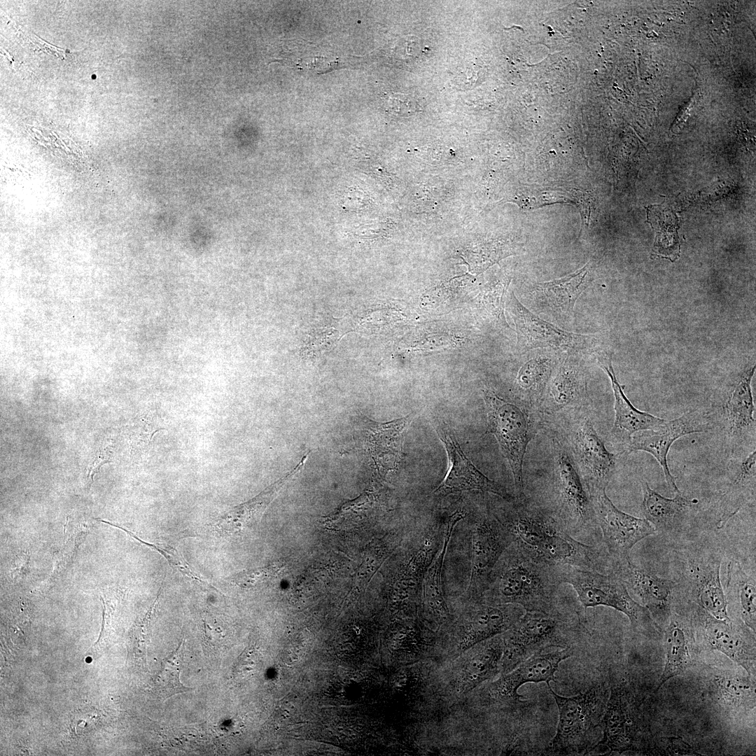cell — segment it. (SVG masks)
Returning a JSON list of instances; mask_svg holds the SVG:
<instances>
[{
    "label": "cell",
    "instance_id": "40",
    "mask_svg": "<svg viewBox=\"0 0 756 756\" xmlns=\"http://www.w3.org/2000/svg\"><path fill=\"white\" fill-rule=\"evenodd\" d=\"M508 282H504L487 289L484 294V300L489 304L491 312L500 320L503 324L505 323L503 317V296L506 292Z\"/></svg>",
    "mask_w": 756,
    "mask_h": 756
},
{
    "label": "cell",
    "instance_id": "10",
    "mask_svg": "<svg viewBox=\"0 0 756 756\" xmlns=\"http://www.w3.org/2000/svg\"><path fill=\"white\" fill-rule=\"evenodd\" d=\"M717 426L712 408L691 410L678 418L666 420L653 428L635 433L623 453L643 451L650 454L662 467L668 487L675 493H680L667 462L671 445L683 436L707 432Z\"/></svg>",
    "mask_w": 756,
    "mask_h": 756
},
{
    "label": "cell",
    "instance_id": "9",
    "mask_svg": "<svg viewBox=\"0 0 756 756\" xmlns=\"http://www.w3.org/2000/svg\"><path fill=\"white\" fill-rule=\"evenodd\" d=\"M468 522L470 572L465 594L468 600H478L487 589L496 563L512 538L493 512L474 514Z\"/></svg>",
    "mask_w": 756,
    "mask_h": 756
},
{
    "label": "cell",
    "instance_id": "34",
    "mask_svg": "<svg viewBox=\"0 0 756 756\" xmlns=\"http://www.w3.org/2000/svg\"><path fill=\"white\" fill-rule=\"evenodd\" d=\"M553 367L552 360L545 357L532 358L521 367L517 382L530 401H538L542 398Z\"/></svg>",
    "mask_w": 756,
    "mask_h": 756
},
{
    "label": "cell",
    "instance_id": "18",
    "mask_svg": "<svg viewBox=\"0 0 756 756\" xmlns=\"http://www.w3.org/2000/svg\"><path fill=\"white\" fill-rule=\"evenodd\" d=\"M413 417L410 414L379 423L361 416L364 449L373 469L372 479L384 483L387 475L397 469L402 458L405 436Z\"/></svg>",
    "mask_w": 756,
    "mask_h": 756
},
{
    "label": "cell",
    "instance_id": "43",
    "mask_svg": "<svg viewBox=\"0 0 756 756\" xmlns=\"http://www.w3.org/2000/svg\"><path fill=\"white\" fill-rule=\"evenodd\" d=\"M111 461H109V460H106V458H96L95 461H94V463H93L92 464V466H91V468H90V470H89V473H88V475H90V472H92V479L93 475H94V473H97V472H99V468H100V467H101V466H102V465H103L104 463H111Z\"/></svg>",
    "mask_w": 756,
    "mask_h": 756
},
{
    "label": "cell",
    "instance_id": "39",
    "mask_svg": "<svg viewBox=\"0 0 756 756\" xmlns=\"http://www.w3.org/2000/svg\"><path fill=\"white\" fill-rule=\"evenodd\" d=\"M276 567L257 568L238 574L234 579V582L242 587H251L257 583L267 582L270 578L275 576Z\"/></svg>",
    "mask_w": 756,
    "mask_h": 756
},
{
    "label": "cell",
    "instance_id": "23",
    "mask_svg": "<svg viewBox=\"0 0 756 756\" xmlns=\"http://www.w3.org/2000/svg\"><path fill=\"white\" fill-rule=\"evenodd\" d=\"M699 613L703 633L710 645L743 667L750 676L755 675V648L748 642L743 625L729 618L717 619L703 609Z\"/></svg>",
    "mask_w": 756,
    "mask_h": 756
},
{
    "label": "cell",
    "instance_id": "29",
    "mask_svg": "<svg viewBox=\"0 0 756 756\" xmlns=\"http://www.w3.org/2000/svg\"><path fill=\"white\" fill-rule=\"evenodd\" d=\"M689 634L690 626L687 620L671 612L664 633L665 665L655 692L668 680L680 675L689 666Z\"/></svg>",
    "mask_w": 756,
    "mask_h": 756
},
{
    "label": "cell",
    "instance_id": "5",
    "mask_svg": "<svg viewBox=\"0 0 756 756\" xmlns=\"http://www.w3.org/2000/svg\"><path fill=\"white\" fill-rule=\"evenodd\" d=\"M487 431L495 436L510 466L518 498H524L523 464L527 446L534 438L537 422L528 409L505 400L491 390L483 391Z\"/></svg>",
    "mask_w": 756,
    "mask_h": 756
},
{
    "label": "cell",
    "instance_id": "28",
    "mask_svg": "<svg viewBox=\"0 0 756 756\" xmlns=\"http://www.w3.org/2000/svg\"><path fill=\"white\" fill-rule=\"evenodd\" d=\"M756 476L755 449L736 463L722 495L719 526H722L750 500L755 499Z\"/></svg>",
    "mask_w": 756,
    "mask_h": 756
},
{
    "label": "cell",
    "instance_id": "17",
    "mask_svg": "<svg viewBox=\"0 0 756 756\" xmlns=\"http://www.w3.org/2000/svg\"><path fill=\"white\" fill-rule=\"evenodd\" d=\"M507 310L516 326L517 344L523 350L550 347L577 351L591 344L588 335L566 331L541 319L520 303L513 292L507 298Z\"/></svg>",
    "mask_w": 756,
    "mask_h": 756
},
{
    "label": "cell",
    "instance_id": "41",
    "mask_svg": "<svg viewBox=\"0 0 756 756\" xmlns=\"http://www.w3.org/2000/svg\"><path fill=\"white\" fill-rule=\"evenodd\" d=\"M388 108L397 114H410L419 109L415 99L409 95L392 94L387 98Z\"/></svg>",
    "mask_w": 756,
    "mask_h": 756
},
{
    "label": "cell",
    "instance_id": "6",
    "mask_svg": "<svg viewBox=\"0 0 756 756\" xmlns=\"http://www.w3.org/2000/svg\"><path fill=\"white\" fill-rule=\"evenodd\" d=\"M547 686L559 710L556 732L547 752L556 755L584 753L603 718L606 697L603 687L596 685L577 695L564 696Z\"/></svg>",
    "mask_w": 756,
    "mask_h": 756
},
{
    "label": "cell",
    "instance_id": "32",
    "mask_svg": "<svg viewBox=\"0 0 756 756\" xmlns=\"http://www.w3.org/2000/svg\"><path fill=\"white\" fill-rule=\"evenodd\" d=\"M588 265L562 278L538 284L536 292L552 308L572 313L577 300L588 286Z\"/></svg>",
    "mask_w": 756,
    "mask_h": 756
},
{
    "label": "cell",
    "instance_id": "35",
    "mask_svg": "<svg viewBox=\"0 0 756 756\" xmlns=\"http://www.w3.org/2000/svg\"><path fill=\"white\" fill-rule=\"evenodd\" d=\"M101 522L113 526L114 527L120 528L121 530L124 531L130 536L135 538L136 540L139 541L141 543L155 550L160 554H162L164 559H166V560L174 569H175L176 571H178L184 576L188 578L190 580L195 582L197 584L206 586L209 587H212L211 584H210L206 580H204L202 577L196 573L190 568L191 566L181 555V554L173 547H171L167 544H153L147 542L144 540H142L141 538L135 536L133 533L122 527H120L106 521L105 522V520L101 519Z\"/></svg>",
    "mask_w": 756,
    "mask_h": 756
},
{
    "label": "cell",
    "instance_id": "8",
    "mask_svg": "<svg viewBox=\"0 0 756 756\" xmlns=\"http://www.w3.org/2000/svg\"><path fill=\"white\" fill-rule=\"evenodd\" d=\"M552 444L558 505L553 516L572 537L585 538L598 526L592 497L569 451L557 439Z\"/></svg>",
    "mask_w": 756,
    "mask_h": 756
},
{
    "label": "cell",
    "instance_id": "4",
    "mask_svg": "<svg viewBox=\"0 0 756 756\" xmlns=\"http://www.w3.org/2000/svg\"><path fill=\"white\" fill-rule=\"evenodd\" d=\"M559 574L561 583L573 587L585 609L598 606L614 608L627 616L636 631L651 637L659 635L661 629L648 609L631 598L613 572L604 575L566 565L559 566Z\"/></svg>",
    "mask_w": 756,
    "mask_h": 756
},
{
    "label": "cell",
    "instance_id": "15",
    "mask_svg": "<svg viewBox=\"0 0 756 756\" xmlns=\"http://www.w3.org/2000/svg\"><path fill=\"white\" fill-rule=\"evenodd\" d=\"M570 441L571 455L590 496L606 490L615 473L617 456L606 449L588 417L575 423Z\"/></svg>",
    "mask_w": 756,
    "mask_h": 756
},
{
    "label": "cell",
    "instance_id": "38",
    "mask_svg": "<svg viewBox=\"0 0 756 756\" xmlns=\"http://www.w3.org/2000/svg\"><path fill=\"white\" fill-rule=\"evenodd\" d=\"M565 200L557 194L526 190L519 193L514 201L523 209H532L547 204L565 202Z\"/></svg>",
    "mask_w": 756,
    "mask_h": 756
},
{
    "label": "cell",
    "instance_id": "26",
    "mask_svg": "<svg viewBox=\"0 0 756 756\" xmlns=\"http://www.w3.org/2000/svg\"><path fill=\"white\" fill-rule=\"evenodd\" d=\"M606 708L599 744L620 753L631 750L636 741V727L627 692L621 687L612 688Z\"/></svg>",
    "mask_w": 756,
    "mask_h": 756
},
{
    "label": "cell",
    "instance_id": "33",
    "mask_svg": "<svg viewBox=\"0 0 756 756\" xmlns=\"http://www.w3.org/2000/svg\"><path fill=\"white\" fill-rule=\"evenodd\" d=\"M185 642L182 640L178 648L161 664V668L153 682V690L164 699L175 694L193 690L184 686L180 681V674L183 666Z\"/></svg>",
    "mask_w": 756,
    "mask_h": 756
},
{
    "label": "cell",
    "instance_id": "27",
    "mask_svg": "<svg viewBox=\"0 0 756 756\" xmlns=\"http://www.w3.org/2000/svg\"><path fill=\"white\" fill-rule=\"evenodd\" d=\"M643 500L641 510L645 519L662 532H669L679 526L692 510L693 500L681 492L667 498L652 489L645 480L640 482Z\"/></svg>",
    "mask_w": 756,
    "mask_h": 756
},
{
    "label": "cell",
    "instance_id": "12",
    "mask_svg": "<svg viewBox=\"0 0 756 756\" xmlns=\"http://www.w3.org/2000/svg\"><path fill=\"white\" fill-rule=\"evenodd\" d=\"M755 371V365L746 368L720 402L712 408L734 456L749 447L755 448V405L750 384Z\"/></svg>",
    "mask_w": 756,
    "mask_h": 756
},
{
    "label": "cell",
    "instance_id": "13",
    "mask_svg": "<svg viewBox=\"0 0 756 756\" xmlns=\"http://www.w3.org/2000/svg\"><path fill=\"white\" fill-rule=\"evenodd\" d=\"M468 601L452 626L460 653L507 631L525 612L522 606L516 604H490L480 599Z\"/></svg>",
    "mask_w": 756,
    "mask_h": 756
},
{
    "label": "cell",
    "instance_id": "20",
    "mask_svg": "<svg viewBox=\"0 0 756 756\" xmlns=\"http://www.w3.org/2000/svg\"><path fill=\"white\" fill-rule=\"evenodd\" d=\"M612 561V572L622 581L627 590L640 599L654 620L668 621L671 613L673 592L678 583L637 566L629 557Z\"/></svg>",
    "mask_w": 756,
    "mask_h": 756
},
{
    "label": "cell",
    "instance_id": "11",
    "mask_svg": "<svg viewBox=\"0 0 756 756\" xmlns=\"http://www.w3.org/2000/svg\"><path fill=\"white\" fill-rule=\"evenodd\" d=\"M722 553L706 545L689 548L681 562L683 585L696 603L713 617L728 619L727 603L720 582Z\"/></svg>",
    "mask_w": 756,
    "mask_h": 756
},
{
    "label": "cell",
    "instance_id": "42",
    "mask_svg": "<svg viewBox=\"0 0 756 756\" xmlns=\"http://www.w3.org/2000/svg\"><path fill=\"white\" fill-rule=\"evenodd\" d=\"M29 556V555H22L18 558L15 561V567L13 569V574L14 576L24 575L28 568Z\"/></svg>",
    "mask_w": 756,
    "mask_h": 756
},
{
    "label": "cell",
    "instance_id": "1",
    "mask_svg": "<svg viewBox=\"0 0 756 756\" xmlns=\"http://www.w3.org/2000/svg\"><path fill=\"white\" fill-rule=\"evenodd\" d=\"M507 503V509L493 512L512 542L534 561L596 572H604L609 566L604 553L569 535L551 512L531 505L525 498Z\"/></svg>",
    "mask_w": 756,
    "mask_h": 756
},
{
    "label": "cell",
    "instance_id": "22",
    "mask_svg": "<svg viewBox=\"0 0 756 756\" xmlns=\"http://www.w3.org/2000/svg\"><path fill=\"white\" fill-rule=\"evenodd\" d=\"M465 512L456 510L445 519L442 546L424 575L421 603L427 618L438 624H442L450 619V612L443 589V566L453 532L458 523L465 517Z\"/></svg>",
    "mask_w": 756,
    "mask_h": 756
},
{
    "label": "cell",
    "instance_id": "2",
    "mask_svg": "<svg viewBox=\"0 0 756 756\" xmlns=\"http://www.w3.org/2000/svg\"><path fill=\"white\" fill-rule=\"evenodd\" d=\"M561 584L559 566L538 563L512 542L490 575L480 600L490 604H516L525 611L556 610V592Z\"/></svg>",
    "mask_w": 756,
    "mask_h": 756
},
{
    "label": "cell",
    "instance_id": "31",
    "mask_svg": "<svg viewBox=\"0 0 756 756\" xmlns=\"http://www.w3.org/2000/svg\"><path fill=\"white\" fill-rule=\"evenodd\" d=\"M726 599L730 598L743 624L755 632L756 582L755 577L748 575L739 562L732 559L727 566Z\"/></svg>",
    "mask_w": 756,
    "mask_h": 756
},
{
    "label": "cell",
    "instance_id": "30",
    "mask_svg": "<svg viewBox=\"0 0 756 756\" xmlns=\"http://www.w3.org/2000/svg\"><path fill=\"white\" fill-rule=\"evenodd\" d=\"M586 394L584 375L578 366L564 363L556 372L548 388L545 411L555 412L578 405Z\"/></svg>",
    "mask_w": 756,
    "mask_h": 756
},
{
    "label": "cell",
    "instance_id": "16",
    "mask_svg": "<svg viewBox=\"0 0 756 756\" xmlns=\"http://www.w3.org/2000/svg\"><path fill=\"white\" fill-rule=\"evenodd\" d=\"M598 526H600L612 561L629 557L631 548L643 538L656 532L645 519L619 510L601 490L591 496Z\"/></svg>",
    "mask_w": 756,
    "mask_h": 756
},
{
    "label": "cell",
    "instance_id": "37",
    "mask_svg": "<svg viewBox=\"0 0 756 756\" xmlns=\"http://www.w3.org/2000/svg\"><path fill=\"white\" fill-rule=\"evenodd\" d=\"M748 680L736 677L722 678L720 682L723 695L734 702H742L747 697L755 696L754 687Z\"/></svg>",
    "mask_w": 756,
    "mask_h": 756
},
{
    "label": "cell",
    "instance_id": "36",
    "mask_svg": "<svg viewBox=\"0 0 756 756\" xmlns=\"http://www.w3.org/2000/svg\"><path fill=\"white\" fill-rule=\"evenodd\" d=\"M159 594L144 618L133 629L132 651L134 655L145 662L146 647L148 644L151 625L158 604Z\"/></svg>",
    "mask_w": 756,
    "mask_h": 756
},
{
    "label": "cell",
    "instance_id": "14",
    "mask_svg": "<svg viewBox=\"0 0 756 756\" xmlns=\"http://www.w3.org/2000/svg\"><path fill=\"white\" fill-rule=\"evenodd\" d=\"M434 426L447 451L449 467L443 480L433 491V496L442 497L475 490L493 493L506 501L514 500L504 486L484 475L467 458L446 423L435 420Z\"/></svg>",
    "mask_w": 756,
    "mask_h": 756
},
{
    "label": "cell",
    "instance_id": "24",
    "mask_svg": "<svg viewBox=\"0 0 756 756\" xmlns=\"http://www.w3.org/2000/svg\"><path fill=\"white\" fill-rule=\"evenodd\" d=\"M598 360L610 379L615 396V421L610 430L611 439L614 443L622 445L624 449L635 433L653 428L663 424L666 419L636 408L624 394L622 386L618 382L610 358L602 355Z\"/></svg>",
    "mask_w": 756,
    "mask_h": 756
},
{
    "label": "cell",
    "instance_id": "25",
    "mask_svg": "<svg viewBox=\"0 0 756 756\" xmlns=\"http://www.w3.org/2000/svg\"><path fill=\"white\" fill-rule=\"evenodd\" d=\"M308 456L309 452L306 453L297 465L283 477L254 498L234 507L217 518L211 526L212 530L222 536H229L255 525L260 520L266 509L283 487L302 471Z\"/></svg>",
    "mask_w": 756,
    "mask_h": 756
},
{
    "label": "cell",
    "instance_id": "19",
    "mask_svg": "<svg viewBox=\"0 0 756 756\" xmlns=\"http://www.w3.org/2000/svg\"><path fill=\"white\" fill-rule=\"evenodd\" d=\"M569 648L551 647L533 654L510 672L500 675L489 687V694L498 701L517 700L519 688L526 683L555 681L560 663L572 655Z\"/></svg>",
    "mask_w": 756,
    "mask_h": 756
},
{
    "label": "cell",
    "instance_id": "21",
    "mask_svg": "<svg viewBox=\"0 0 756 756\" xmlns=\"http://www.w3.org/2000/svg\"><path fill=\"white\" fill-rule=\"evenodd\" d=\"M503 652L500 634L461 652L452 671L451 683L455 692L466 694L500 674Z\"/></svg>",
    "mask_w": 756,
    "mask_h": 756
},
{
    "label": "cell",
    "instance_id": "3",
    "mask_svg": "<svg viewBox=\"0 0 756 756\" xmlns=\"http://www.w3.org/2000/svg\"><path fill=\"white\" fill-rule=\"evenodd\" d=\"M445 519L434 517L420 526H410L400 545L391 598L396 609L407 617L415 615L421 602L424 575L442 546Z\"/></svg>",
    "mask_w": 756,
    "mask_h": 756
},
{
    "label": "cell",
    "instance_id": "7",
    "mask_svg": "<svg viewBox=\"0 0 756 756\" xmlns=\"http://www.w3.org/2000/svg\"><path fill=\"white\" fill-rule=\"evenodd\" d=\"M573 629L558 610L525 611L510 629L501 634L503 652L500 675L505 674L543 649L566 648Z\"/></svg>",
    "mask_w": 756,
    "mask_h": 756
}]
</instances>
